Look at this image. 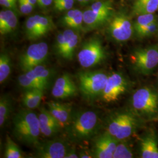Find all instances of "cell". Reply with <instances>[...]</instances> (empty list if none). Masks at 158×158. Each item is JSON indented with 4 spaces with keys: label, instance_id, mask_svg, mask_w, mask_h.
I'll return each mask as SVG.
<instances>
[{
    "label": "cell",
    "instance_id": "b9f144b4",
    "mask_svg": "<svg viewBox=\"0 0 158 158\" xmlns=\"http://www.w3.org/2000/svg\"><path fill=\"white\" fill-rule=\"evenodd\" d=\"M53 0H38V4L41 7H46L50 6Z\"/></svg>",
    "mask_w": 158,
    "mask_h": 158
},
{
    "label": "cell",
    "instance_id": "277c9868",
    "mask_svg": "<svg viewBox=\"0 0 158 158\" xmlns=\"http://www.w3.org/2000/svg\"><path fill=\"white\" fill-rule=\"evenodd\" d=\"M131 60L136 72L149 75L158 66V44L136 49L131 54Z\"/></svg>",
    "mask_w": 158,
    "mask_h": 158
},
{
    "label": "cell",
    "instance_id": "d4e9b609",
    "mask_svg": "<svg viewBox=\"0 0 158 158\" xmlns=\"http://www.w3.org/2000/svg\"><path fill=\"white\" fill-rule=\"evenodd\" d=\"M4 158H23V153L17 144L8 135L6 138V150Z\"/></svg>",
    "mask_w": 158,
    "mask_h": 158
},
{
    "label": "cell",
    "instance_id": "9c48e42d",
    "mask_svg": "<svg viewBox=\"0 0 158 158\" xmlns=\"http://www.w3.org/2000/svg\"><path fill=\"white\" fill-rule=\"evenodd\" d=\"M129 87V83L123 74L113 73L108 75L107 81L102 93V100L106 102L117 101Z\"/></svg>",
    "mask_w": 158,
    "mask_h": 158
},
{
    "label": "cell",
    "instance_id": "83f0119b",
    "mask_svg": "<svg viewBox=\"0 0 158 158\" xmlns=\"http://www.w3.org/2000/svg\"><path fill=\"white\" fill-rule=\"evenodd\" d=\"M123 117L124 113L116 114L113 115L108 122L106 131L115 138L118 132Z\"/></svg>",
    "mask_w": 158,
    "mask_h": 158
},
{
    "label": "cell",
    "instance_id": "1f68e13d",
    "mask_svg": "<svg viewBox=\"0 0 158 158\" xmlns=\"http://www.w3.org/2000/svg\"><path fill=\"white\" fill-rule=\"evenodd\" d=\"M158 32V20L149 24L135 32L138 38H145L151 37Z\"/></svg>",
    "mask_w": 158,
    "mask_h": 158
},
{
    "label": "cell",
    "instance_id": "6da1fadb",
    "mask_svg": "<svg viewBox=\"0 0 158 158\" xmlns=\"http://www.w3.org/2000/svg\"><path fill=\"white\" fill-rule=\"evenodd\" d=\"M99 119L97 113L85 111L72 115L66 128L70 140L76 143L87 141L98 131Z\"/></svg>",
    "mask_w": 158,
    "mask_h": 158
},
{
    "label": "cell",
    "instance_id": "ba28073f",
    "mask_svg": "<svg viewBox=\"0 0 158 158\" xmlns=\"http://www.w3.org/2000/svg\"><path fill=\"white\" fill-rule=\"evenodd\" d=\"M48 46L45 42H40L29 46L19 57V67L26 72L42 64L47 58Z\"/></svg>",
    "mask_w": 158,
    "mask_h": 158
},
{
    "label": "cell",
    "instance_id": "d590c367",
    "mask_svg": "<svg viewBox=\"0 0 158 158\" xmlns=\"http://www.w3.org/2000/svg\"><path fill=\"white\" fill-rule=\"evenodd\" d=\"M19 10L24 14H28L32 11L34 6H32L28 0H18Z\"/></svg>",
    "mask_w": 158,
    "mask_h": 158
},
{
    "label": "cell",
    "instance_id": "60d3db41",
    "mask_svg": "<svg viewBox=\"0 0 158 158\" xmlns=\"http://www.w3.org/2000/svg\"><path fill=\"white\" fill-rule=\"evenodd\" d=\"M79 158V154L76 153L75 149L70 148L66 153L64 158Z\"/></svg>",
    "mask_w": 158,
    "mask_h": 158
},
{
    "label": "cell",
    "instance_id": "ab89813d",
    "mask_svg": "<svg viewBox=\"0 0 158 158\" xmlns=\"http://www.w3.org/2000/svg\"><path fill=\"white\" fill-rule=\"evenodd\" d=\"M79 158H93L92 151L91 152L87 149H82L79 152Z\"/></svg>",
    "mask_w": 158,
    "mask_h": 158
},
{
    "label": "cell",
    "instance_id": "4316f807",
    "mask_svg": "<svg viewBox=\"0 0 158 158\" xmlns=\"http://www.w3.org/2000/svg\"><path fill=\"white\" fill-rule=\"evenodd\" d=\"M40 81L47 87L52 76V72L44 65L40 64L29 70Z\"/></svg>",
    "mask_w": 158,
    "mask_h": 158
},
{
    "label": "cell",
    "instance_id": "f6af8a7d",
    "mask_svg": "<svg viewBox=\"0 0 158 158\" xmlns=\"http://www.w3.org/2000/svg\"><path fill=\"white\" fill-rule=\"evenodd\" d=\"M63 1H64V0H53L55 4H57V3H59V2H60Z\"/></svg>",
    "mask_w": 158,
    "mask_h": 158
},
{
    "label": "cell",
    "instance_id": "836d02e7",
    "mask_svg": "<svg viewBox=\"0 0 158 158\" xmlns=\"http://www.w3.org/2000/svg\"><path fill=\"white\" fill-rule=\"evenodd\" d=\"M90 9L96 12H113L112 4L109 1L96 2L91 5Z\"/></svg>",
    "mask_w": 158,
    "mask_h": 158
},
{
    "label": "cell",
    "instance_id": "8fae6325",
    "mask_svg": "<svg viewBox=\"0 0 158 158\" xmlns=\"http://www.w3.org/2000/svg\"><path fill=\"white\" fill-rule=\"evenodd\" d=\"M118 141L107 131L98 136L94 142L92 151L93 158H113Z\"/></svg>",
    "mask_w": 158,
    "mask_h": 158
},
{
    "label": "cell",
    "instance_id": "ac0fdd59",
    "mask_svg": "<svg viewBox=\"0 0 158 158\" xmlns=\"http://www.w3.org/2000/svg\"><path fill=\"white\" fill-rule=\"evenodd\" d=\"M63 33L66 38V43L61 56L66 60H71L79 44V35L72 29H66Z\"/></svg>",
    "mask_w": 158,
    "mask_h": 158
},
{
    "label": "cell",
    "instance_id": "8992f818",
    "mask_svg": "<svg viewBox=\"0 0 158 158\" xmlns=\"http://www.w3.org/2000/svg\"><path fill=\"white\" fill-rule=\"evenodd\" d=\"M106 58V52L100 40L91 38L85 42L78 54V60L82 68H93Z\"/></svg>",
    "mask_w": 158,
    "mask_h": 158
},
{
    "label": "cell",
    "instance_id": "44dd1931",
    "mask_svg": "<svg viewBox=\"0 0 158 158\" xmlns=\"http://www.w3.org/2000/svg\"><path fill=\"white\" fill-rule=\"evenodd\" d=\"M44 91L38 89L26 90L23 97V106L31 110L38 107L44 95Z\"/></svg>",
    "mask_w": 158,
    "mask_h": 158
},
{
    "label": "cell",
    "instance_id": "7a4b0ae2",
    "mask_svg": "<svg viewBox=\"0 0 158 158\" xmlns=\"http://www.w3.org/2000/svg\"><path fill=\"white\" fill-rule=\"evenodd\" d=\"M13 134L18 141L28 145H36L40 134L38 115L31 109L23 110L13 120Z\"/></svg>",
    "mask_w": 158,
    "mask_h": 158
},
{
    "label": "cell",
    "instance_id": "4dcf8cb0",
    "mask_svg": "<svg viewBox=\"0 0 158 158\" xmlns=\"http://www.w3.org/2000/svg\"><path fill=\"white\" fill-rule=\"evenodd\" d=\"M35 17L37 21L41 37L53 28L54 25L49 18L42 17L38 15H35Z\"/></svg>",
    "mask_w": 158,
    "mask_h": 158
},
{
    "label": "cell",
    "instance_id": "d6986e66",
    "mask_svg": "<svg viewBox=\"0 0 158 158\" xmlns=\"http://www.w3.org/2000/svg\"><path fill=\"white\" fill-rule=\"evenodd\" d=\"M158 10V0H136L132 8V14L139 15L154 14Z\"/></svg>",
    "mask_w": 158,
    "mask_h": 158
},
{
    "label": "cell",
    "instance_id": "7bdbcfd3",
    "mask_svg": "<svg viewBox=\"0 0 158 158\" xmlns=\"http://www.w3.org/2000/svg\"><path fill=\"white\" fill-rule=\"evenodd\" d=\"M79 2L81 3H83V4H85V3H88L89 2H90L92 0H77Z\"/></svg>",
    "mask_w": 158,
    "mask_h": 158
},
{
    "label": "cell",
    "instance_id": "bcb514c9",
    "mask_svg": "<svg viewBox=\"0 0 158 158\" xmlns=\"http://www.w3.org/2000/svg\"><path fill=\"white\" fill-rule=\"evenodd\" d=\"M156 121H158V118H156Z\"/></svg>",
    "mask_w": 158,
    "mask_h": 158
},
{
    "label": "cell",
    "instance_id": "e0dca14e",
    "mask_svg": "<svg viewBox=\"0 0 158 158\" xmlns=\"http://www.w3.org/2000/svg\"><path fill=\"white\" fill-rule=\"evenodd\" d=\"M113 12H96L89 9L83 12V23L87 28L101 27L113 17Z\"/></svg>",
    "mask_w": 158,
    "mask_h": 158
},
{
    "label": "cell",
    "instance_id": "d6a6232c",
    "mask_svg": "<svg viewBox=\"0 0 158 158\" xmlns=\"http://www.w3.org/2000/svg\"><path fill=\"white\" fill-rule=\"evenodd\" d=\"M83 12L77 9H76V14L74 17L66 26L76 31H80L83 29Z\"/></svg>",
    "mask_w": 158,
    "mask_h": 158
},
{
    "label": "cell",
    "instance_id": "3957f363",
    "mask_svg": "<svg viewBox=\"0 0 158 158\" xmlns=\"http://www.w3.org/2000/svg\"><path fill=\"white\" fill-rule=\"evenodd\" d=\"M132 111L143 121L158 117V91L151 86L138 89L131 98Z\"/></svg>",
    "mask_w": 158,
    "mask_h": 158
},
{
    "label": "cell",
    "instance_id": "484cf974",
    "mask_svg": "<svg viewBox=\"0 0 158 158\" xmlns=\"http://www.w3.org/2000/svg\"><path fill=\"white\" fill-rule=\"evenodd\" d=\"M25 30L26 35L29 40H36L41 37L35 15L29 17L27 19L25 23Z\"/></svg>",
    "mask_w": 158,
    "mask_h": 158
},
{
    "label": "cell",
    "instance_id": "7c38bea8",
    "mask_svg": "<svg viewBox=\"0 0 158 158\" xmlns=\"http://www.w3.org/2000/svg\"><path fill=\"white\" fill-rule=\"evenodd\" d=\"M139 153L142 158H158V135L149 129L142 135L139 140Z\"/></svg>",
    "mask_w": 158,
    "mask_h": 158
},
{
    "label": "cell",
    "instance_id": "4fadbf2b",
    "mask_svg": "<svg viewBox=\"0 0 158 158\" xmlns=\"http://www.w3.org/2000/svg\"><path fill=\"white\" fill-rule=\"evenodd\" d=\"M77 87L68 74H64L57 78L53 86L52 94L56 98L64 99L75 96Z\"/></svg>",
    "mask_w": 158,
    "mask_h": 158
},
{
    "label": "cell",
    "instance_id": "74e56055",
    "mask_svg": "<svg viewBox=\"0 0 158 158\" xmlns=\"http://www.w3.org/2000/svg\"><path fill=\"white\" fill-rule=\"evenodd\" d=\"M76 14V10H69L67 12V14L64 16L63 19V24L66 26L68 25L69 23H70L72 19L73 18Z\"/></svg>",
    "mask_w": 158,
    "mask_h": 158
},
{
    "label": "cell",
    "instance_id": "30bf717a",
    "mask_svg": "<svg viewBox=\"0 0 158 158\" xmlns=\"http://www.w3.org/2000/svg\"><path fill=\"white\" fill-rule=\"evenodd\" d=\"M35 147L34 157L39 158H64L70 148L68 142L62 139L38 142Z\"/></svg>",
    "mask_w": 158,
    "mask_h": 158
},
{
    "label": "cell",
    "instance_id": "ffe728a7",
    "mask_svg": "<svg viewBox=\"0 0 158 158\" xmlns=\"http://www.w3.org/2000/svg\"><path fill=\"white\" fill-rule=\"evenodd\" d=\"M18 81L19 85L26 90L38 89L45 90V85L42 84L31 70H28L18 77Z\"/></svg>",
    "mask_w": 158,
    "mask_h": 158
},
{
    "label": "cell",
    "instance_id": "f35d334b",
    "mask_svg": "<svg viewBox=\"0 0 158 158\" xmlns=\"http://www.w3.org/2000/svg\"><path fill=\"white\" fill-rule=\"evenodd\" d=\"M17 0H0V4L8 8H15V3Z\"/></svg>",
    "mask_w": 158,
    "mask_h": 158
},
{
    "label": "cell",
    "instance_id": "e575fe53",
    "mask_svg": "<svg viewBox=\"0 0 158 158\" xmlns=\"http://www.w3.org/2000/svg\"><path fill=\"white\" fill-rule=\"evenodd\" d=\"M66 43V38L63 33H60L57 35L56 41V49L57 53L61 56L64 51Z\"/></svg>",
    "mask_w": 158,
    "mask_h": 158
},
{
    "label": "cell",
    "instance_id": "ee69618b",
    "mask_svg": "<svg viewBox=\"0 0 158 158\" xmlns=\"http://www.w3.org/2000/svg\"><path fill=\"white\" fill-rule=\"evenodd\" d=\"M28 1L33 6H35L36 2H38V0H28Z\"/></svg>",
    "mask_w": 158,
    "mask_h": 158
},
{
    "label": "cell",
    "instance_id": "f546056e",
    "mask_svg": "<svg viewBox=\"0 0 158 158\" xmlns=\"http://www.w3.org/2000/svg\"><path fill=\"white\" fill-rule=\"evenodd\" d=\"M17 25L18 18L12 10H9V14L6 23L2 28H0V33L1 35L10 34L16 29Z\"/></svg>",
    "mask_w": 158,
    "mask_h": 158
},
{
    "label": "cell",
    "instance_id": "52a82bcc",
    "mask_svg": "<svg viewBox=\"0 0 158 158\" xmlns=\"http://www.w3.org/2000/svg\"><path fill=\"white\" fill-rule=\"evenodd\" d=\"M134 31V25L126 14L119 13L111 18L108 32L115 40L120 42L127 41L131 38Z\"/></svg>",
    "mask_w": 158,
    "mask_h": 158
},
{
    "label": "cell",
    "instance_id": "2e32d148",
    "mask_svg": "<svg viewBox=\"0 0 158 158\" xmlns=\"http://www.w3.org/2000/svg\"><path fill=\"white\" fill-rule=\"evenodd\" d=\"M48 110L56 119L63 128L66 127L72 117V107L69 104H62L58 102H46Z\"/></svg>",
    "mask_w": 158,
    "mask_h": 158
},
{
    "label": "cell",
    "instance_id": "cb8c5ba5",
    "mask_svg": "<svg viewBox=\"0 0 158 158\" xmlns=\"http://www.w3.org/2000/svg\"><path fill=\"white\" fill-rule=\"evenodd\" d=\"M11 71L10 57L6 53H1L0 56V83L2 84L9 77Z\"/></svg>",
    "mask_w": 158,
    "mask_h": 158
},
{
    "label": "cell",
    "instance_id": "8d00e7d4",
    "mask_svg": "<svg viewBox=\"0 0 158 158\" xmlns=\"http://www.w3.org/2000/svg\"><path fill=\"white\" fill-rule=\"evenodd\" d=\"M74 4V0H64L60 2L55 4V7L57 10L63 11L70 10L72 8Z\"/></svg>",
    "mask_w": 158,
    "mask_h": 158
},
{
    "label": "cell",
    "instance_id": "7402d4cb",
    "mask_svg": "<svg viewBox=\"0 0 158 158\" xmlns=\"http://www.w3.org/2000/svg\"><path fill=\"white\" fill-rule=\"evenodd\" d=\"M12 100L8 95H2L0 98V127L2 128L11 112Z\"/></svg>",
    "mask_w": 158,
    "mask_h": 158
},
{
    "label": "cell",
    "instance_id": "5bb4252c",
    "mask_svg": "<svg viewBox=\"0 0 158 158\" xmlns=\"http://www.w3.org/2000/svg\"><path fill=\"white\" fill-rule=\"evenodd\" d=\"M40 134L46 137H52L56 135L62 126L49 112L45 108H41L38 115Z\"/></svg>",
    "mask_w": 158,
    "mask_h": 158
},
{
    "label": "cell",
    "instance_id": "f1b7e54d",
    "mask_svg": "<svg viewBox=\"0 0 158 158\" xmlns=\"http://www.w3.org/2000/svg\"><path fill=\"white\" fill-rule=\"evenodd\" d=\"M157 20H158V18L154 14H145L138 15L134 24L135 33L142 28Z\"/></svg>",
    "mask_w": 158,
    "mask_h": 158
},
{
    "label": "cell",
    "instance_id": "603a6c76",
    "mask_svg": "<svg viewBox=\"0 0 158 158\" xmlns=\"http://www.w3.org/2000/svg\"><path fill=\"white\" fill-rule=\"evenodd\" d=\"M128 139L118 141L114 152L113 158H134L133 149L130 142H128Z\"/></svg>",
    "mask_w": 158,
    "mask_h": 158
},
{
    "label": "cell",
    "instance_id": "9a60e30c",
    "mask_svg": "<svg viewBox=\"0 0 158 158\" xmlns=\"http://www.w3.org/2000/svg\"><path fill=\"white\" fill-rule=\"evenodd\" d=\"M141 120L142 119L132 111L124 112L123 119L115 138L118 141L129 139L135 133Z\"/></svg>",
    "mask_w": 158,
    "mask_h": 158
},
{
    "label": "cell",
    "instance_id": "5b68a950",
    "mask_svg": "<svg viewBox=\"0 0 158 158\" xmlns=\"http://www.w3.org/2000/svg\"><path fill=\"white\" fill-rule=\"evenodd\" d=\"M108 75L100 70L81 72L78 74L79 89L85 97L94 98L102 95Z\"/></svg>",
    "mask_w": 158,
    "mask_h": 158
}]
</instances>
